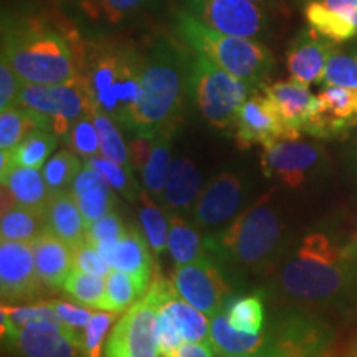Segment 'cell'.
Returning a JSON list of instances; mask_svg holds the SVG:
<instances>
[{"instance_id":"1","label":"cell","mask_w":357,"mask_h":357,"mask_svg":"<svg viewBox=\"0 0 357 357\" xmlns=\"http://www.w3.org/2000/svg\"><path fill=\"white\" fill-rule=\"evenodd\" d=\"M276 287L298 303L328 305L357 293V253L323 231L307 234L281 263Z\"/></svg>"},{"instance_id":"2","label":"cell","mask_w":357,"mask_h":357,"mask_svg":"<svg viewBox=\"0 0 357 357\" xmlns=\"http://www.w3.org/2000/svg\"><path fill=\"white\" fill-rule=\"evenodd\" d=\"M189 96V53L167 35L151 43L144 55L141 95L132 113V134L154 137L174 129Z\"/></svg>"},{"instance_id":"3","label":"cell","mask_w":357,"mask_h":357,"mask_svg":"<svg viewBox=\"0 0 357 357\" xmlns=\"http://www.w3.org/2000/svg\"><path fill=\"white\" fill-rule=\"evenodd\" d=\"M2 56L25 83L65 84L79 78L73 45L38 17L3 15Z\"/></svg>"},{"instance_id":"4","label":"cell","mask_w":357,"mask_h":357,"mask_svg":"<svg viewBox=\"0 0 357 357\" xmlns=\"http://www.w3.org/2000/svg\"><path fill=\"white\" fill-rule=\"evenodd\" d=\"M79 77L86 84L95 109L131 131L132 113L141 95L144 55L128 45L95 43L78 48Z\"/></svg>"},{"instance_id":"5","label":"cell","mask_w":357,"mask_h":357,"mask_svg":"<svg viewBox=\"0 0 357 357\" xmlns=\"http://www.w3.org/2000/svg\"><path fill=\"white\" fill-rule=\"evenodd\" d=\"M270 195L257 200L236 215L229 227L208 238L212 253L236 268L261 271L280 253L283 225Z\"/></svg>"},{"instance_id":"6","label":"cell","mask_w":357,"mask_h":357,"mask_svg":"<svg viewBox=\"0 0 357 357\" xmlns=\"http://www.w3.org/2000/svg\"><path fill=\"white\" fill-rule=\"evenodd\" d=\"M174 29L190 50L207 56L213 63L243 82L260 86L273 68V55L253 38L225 35L204 25L187 10H178Z\"/></svg>"},{"instance_id":"7","label":"cell","mask_w":357,"mask_h":357,"mask_svg":"<svg viewBox=\"0 0 357 357\" xmlns=\"http://www.w3.org/2000/svg\"><path fill=\"white\" fill-rule=\"evenodd\" d=\"M257 88L200 53L189 55V96L213 128H235L240 108Z\"/></svg>"},{"instance_id":"8","label":"cell","mask_w":357,"mask_h":357,"mask_svg":"<svg viewBox=\"0 0 357 357\" xmlns=\"http://www.w3.org/2000/svg\"><path fill=\"white\" fill-rule=\"evenodd\" d=\"M174 291L172 281H151L147 291L116 321L105 357H164L159 344V311Z\"/></svg>"},{"instance_id":"9","label":"cell","mask_w":357,"mask_h":357,"mask_svg":"<svg viewBox=\"0 0 357 357\" xmlns=\"http://www.w3.org/2000/svg\"><path fill=\"white\" fill-rule=\"evenodd\" d=\"M20 106L45 116L53 132L65 137L70 128L95 111L88 88L79 77L65 84H35L22 82Z\"/></svg>"},{"instance_id":"10","label":"cell","mask_w":357,"mask_h":357,"mask_svg":"<svg viewBox=\"0 0 357 357\" xmlns=\"http://www.w3.org/2000/svg\"><path fill=\"white\" fill-rule=\"evenodd\" d=\"M185 10L204 25L225 35L260 38L266 30V17L253 0H182Z\"/></svg>"},{"instance_id":"11","label":"cell","mask_w":357,"mask_h":357,"mask_svg":"<svg viewBox=\"0 0 357 357\" xmlns=\"http://www.w3.org/2000/svg\"><path fill=\"white\" fill-rule=\"evenodd\" d=\"M172 284L182 300L211 318L225 310L230 300V284L223 278L212 257L176 266Z\"/></svg>"},{"instance_id":"12","label":"cell","mask_w":357,"mask_h":357,"mask_svg":"<svg viewBox=\"0 0 357 357\" xmlns=\"http://www.w3.org/2000/svg\"><path fill=\"white\" fill-rule=\"evenodd\" d=\"M324 153L319 146L298 139H280L263 147L261 171L289 189H298L323 166Z\"/></svg>"},{"instance_id":"13","label":"cell","mask_w":357,"mask_h":357,"mask_svg":"<svg viewBox=\"0 0 357 357\" xmlns=\"http://www.w3.org/2000/svg\"><path fill=\"white\" fill-rule=\"evenodd\" d=\"M245 182L235 172L218 174L200 192L192 208L194 225L202 231H222L242 211Z\"/></svg>"},{"instance_id":"14","label":"cell","mask_w":357,"mask_h":357,"mask_svg":"<svg viewBox=\"0 0 357 357\" xmlns=\"http://www.w3.org/2000/svg\"><path fill=\"white\" fill-rule=\"evenodd\" d=\"M47 288L35 266L32 243H0V294L3 303L32 301Z\"/></svg>"},{"instance_id":"15","label":"cell","mask_w":357,"mask_h":357,"mask_svg":"<svg viewBox=\"0 0 357 357\" xmlns=\"http://www.w3.org/2000/svg\"><path fill=\"white\" fill-rule=\"evenodd\" d=\"M298 137L301 136L289 131L261 86H258L240 108L235 124V139L243 149L250 146L265 147L275 141Z\"/></svg>"},{"instance_id":"16","label":"cell","mask_w":357,"mask_h":357,"mask_svg":"<svg viewBox=\"0 0 357 357\" xmlns=\"http://www.w3.org/2000/svg\"><path fill=\"white\" fill-rule=\"evenodd\" d=\"M357 126V88L326 84L318 95V106L303 132L314 137L333 139L346 136Z\"/></svg>"},{"instance_id":"17","label":"cell","mask_w":357,"mask_h":357,"mask_svg":"<svg viewBox=\"0 0 357 357\" xmlns=\"http://www.w3.org/2000/svg\"><path fill=\"white\" fill-rule=\"evenodd\" d=\"M328 341L326 326L300 314L287 316L268 333V344L284 357H319Z\"/></svg>"},{"instance_id":"18","label":"cell","mask_w":357,"mask_h":357,"mask_svg":"<svg viewBox=\"0 0 357 357\" xmlns=\"http://www.w3.org/2000/svg\"><path fill=\"white\" fill-rule=\"evenodd\" d=\"M15 342L25 357H79L82 334L60 321H38L22 326Z\"/></svg>"},{"instance_id":"19","label":"cell","mask_w":357,"mask_h":357,"mask_svg":"<svg viewBox=\"0 0 357 357\" xmlns=\"http://www.w3.org/2000/svg\"><path fill=\"white\" fill-rule=\"evenodd\" d=\"M96 248L111 268L129 273L142 288H149L153 281V248L142 230L126 227L118 242L100 245Z\"/></svg>"},{"instance_id":"20","label":"cell","mask_w":357,"mask_h":357,"mask_svg":"<svg viewBox=\"0 0 357 357\" xmlns=\"http://www.w3.org/2000/svg\"><path fill=\"white\" fill-rule=\"evenodd\" d=\"M263 93L273 102L280 118L287 124L289 131L301 136L306 123L318 106V96H314L307 84L289 79V82H276L271 84H260Z\"/></svg>"},{"instance_id":"21","label":"cell","mask_w":357,"mask_h":357,"mask_svg":"<svg viewBox=\"0 0 357 357\" xmlns=\"http://www.w3.org/2000/svg\"><path fill=\"white\" fill-rule=\"evenodd\" d=\"M2 181V208L20 205L30 211L45 213L52 192L45 182L40 169L24 167L13 164Z\"/></svg>"},{"instance_id":"22","label":"cell","mask_w":357,"mask_h":357,"mask_svg":"<svg viewBox=\"0 0 357 357\" xmlns=\"http://www.w3.org/2000/svg\"><path fill=\"white\" fill-rule=\"evenodd\" d=\"M333 45L318 38L316 32L300 33L289 47L287 66L291 79L305 83H321L328 60L333 55Z\"/></svg>"},{"instance_id":"23","label":"cell","mask_w":357,"mask_h":357,"mask_svg":"<svg viewBox=\"0 0 357 357\" xmlns=\"http://www.w3.org/2000/svg\"><path fill=\"white\" fill-rule=\"evenodd\" d=\"M35 266L47 288H63L66 278L73 271V250L68 243L45 230L32 242Z\"/></svg>"},{"instance_id":"24","label":"cell","mask_w":357,"mask_h":357,"mask_svg":"<svg viewBox=\"0 0 357 357\" xmlns=\"http://www.w3.org/2000/svg\"><path fill=\"white\" fill-rule=\"evenodd\" d=\"M111 189L113 187L109 185V182L96 169L86 166V164L75 177L70 190L77 200L79 211H82L86 229L98 218L113 212L116 199Z\"/></svg>"},{"instance_id":"25","label":"cell","mask_w":357,"mask_h":357,"mask_svg":"<svg viewBox=\"0 0 357 357\" xmlns=\"http://www.w3.org/2000/svg\"><path fill=\"white\" fill-rule=\"evenodd\" d=\"M200 192L202 178L195 164L187 158L174 159L162 199V207L167 208L169 215L182 217L192 212Z\"/></svg>"},{"instance_id":"26","label":"cell","mask_w":357,"mask_h":357,"mask_svg":"<svg viewBox=\"0 0 357 357\" xmlns=\"http://www.w3.org/2000/svg\"><path fill=\"white\" fill-rule=\"evenodd\" d=\"M47 230L68 243L71 248L86 240V223L71 190L52 194L45 208Z\"/></svg>"},{"instance_id":"27","label":"cell","mask_w":357,"mask_h":357,"mask_svg":"<svg viewBox=\"0 0 357 357\" xmlns=\"http://www.w3.org/2000/svg\"><path fill=\"white\" fill-rule=\"evenodd\" d=\"M268 342V333L248 334L236 331L227 318L225 311L211 318V346L215 354L247 356L260 352Z\"/></svg>"},{"instance_id":"28","label":"cell","mask_w":357,"mask_h":357,"mask_svg":"<svg viewBox=\"0 0 357 357\" xmlns=\"http://www.w3.org/2000/svg\"><path fill=\"white\" fill-rule=\"evenodd\" d=\"M169 222L171 229H169L167 252L176 266L189 265L211 257V242L200 235L197 227L187 223L181 215H169Z\"/></svg>"},{"instance_id":"29","label":"cell","mask_w":357,"mask_h":357,"mask_svg":"<svg viewBox=\"0 0 357 357\" xmlns=\"http://www.w3.org/2000/svg\"><path fill=\"white\" fill-rule=\"evenodd\" d=\"M174 129L155 134L153 137V147H151L149 158H147L144 167H142V185L147 194L162 205L164 189H166L169 172L172 166V139Z\"/></svg>"},{"instance_id":"30","label":"cell","mask_w":357,"mask_h":357,"mask_svg":"<svg viewBox=\"0 0 357 357\" xmlns=\"http://www.w3.org/2000/svg\"><path fill=\"white\" fill-rule=\"evenodd\" d=\"M162 310L167 312L185 342H202L211 346V316L182 300L177 291L164 301Z\"/></svg>"},{"instance_id":"31","label":"cell","mask_w":357,"mask_h":357,"mask_svg":"<svg viewBox=\"0 0 357 357\" xmlns=\"http://www.w3.org/2000/svg\"><path fill=\"white\" fill-rule=\"evenodd\" d=\"M37 129H52V124L42 114L26 109L24 106L0 109V149L12 151L25 137Z\"/></svg>"},{"instance_id":"32","label":"cell","mask_w":357,"mask_h":357,"mask_svg":"<svg viewBox=\"0 0 357 357\" xmlns=\"http://www.w3.org/2000/svg\"><path fill=\"white\" fill-rule=\"evenodd\" d=\"M45 230H47L45 213L30 211L20 205L2 208V218H0V238L2 240L32 243Z\"/></svg>"},{"instance_id":"33","label":"cell","mask_w":357,"mask_h":357,"mask_svg":"<svg viewBox=\"0 0 357 357\" xmlns=\"http://www.w3.org/2000/svg\"><path fill=\"white\" fill-rule=\"evenodd\" d=\"M141 208H139V222L141 230L153 248L154 257H159L160 253L166 252L169 243V229H171V222L162 207H159L158 200H154L147 194L144 187L141 189L139 194Z\"/></svg>"},{"instance_id":"34","label":"cell","mask_w":357,"mask_h":357,"mask_svg":"<svg viewBox=\"0 0 357 357\" xmlns=\"http://www.w3.org/2000/svg\"><path fill=\"white\" fill-rule=\"evenodd\" d=\"M305 15L312 32L331 42H346L357 35V29L349 22L333 12L324 2H310L305 8Z\"/></svg>"},{"instance_id":"35","label":"cell","mask_w":357,"mask_h":357,"mask_svg":"<svg viewBox=\"0 0 357 357\" xmlns=\"http://www.w3.org/2000/svg\"><path fill=\"white\" fill-rule=\"evenodd\" d=\"M146 291L147 289L142 288L136 278L113 268L106 276V291L100 310L119 314L128 311Z\"/></svg>"},{"instance_id":"36","label":"cell","mask_w":357,"mask_h":357,"mask_svg":"<svg viewBox=\"0 0 357 357\" xmlns=\"http://www.w3.org/2000/svg\"><path fill=\"white\" fill-rule=\"evenodd\" d=\"M58 137L60 136L50 131V129H37L29 137H25L15 149L10 151L13 164L24 167L42 169L58 146Z\"/></svg>"},{"instance_id":"37","label":"cell","mask_w":357,"mask_h":357,"mask_svg":"<svg viewBox=\"0 0 357 357\" xmlns=\"http://www.w3.org/2000/svg\"><path fill=\"white\" fill-rule=\"evenodd\" d=\"M225 314L236 331L248 334L263 333L265 324V306L258 294L230 298L225 305Z\"/></svg>"},{"instance_id":"38","label":"cell","mask_w":357,"mask_h":357,"mask_svg":"<svg viewBox=\"0 0 357 357\" xmlns=\"http://www.w3.org/2000/svg\"><path fill=\"white\" fill-rule=\"evenodd\" d=\"M91 118L98 129V136H100V154L102 158L113 160L116 164H121V166L131 167L129 146L123 139L118 123L100 109L93 111Z\"/></svg>"},{"instance_id":"39","label":"cell","mask_w":357,"mask_h":357,"mask_svg":"<svg viewBox=\"0 0 357 357\" xmlns=\"http://www.w3.org/2000/svg\"><path fill=\"white\" fill-rule=\"evenodd\" d=\"M83 164L73 151L61 149L48 159L47 166L43 169V177L52 194L70 189L75 177L82 171Z\"/></svg>"},{"instance_id":"40","label":"cell","mask_w":357,"mask_h":357,"mask_svg":"<svg viewBox=\"0 0 357 357\" xmlns=\"http://www.w3.org/2000/svg\"><path fill=\"white\" fill-rule=\"evenodd\" d=\"M84 164L96 169V171L109 182V185L113 187L116 192L123 194L126 199L139 200L141 187L136 184V178H134L131 171L132 167L116 164L113 160L102 158V155H93V158L84 160Z\"/></svg>"},{"instance_id":"41","label":"cell","mask_w":357,"mask_h":357,"mask_svg":"<svg viewBox=\"0 0 357 357\" xmlns=\"http://www.w3.org/2000/svg\"><path fill=\"white\" fill-rule=\"evenodd\" d=\"M63 289L82 305L100 310L106 291V278L73 270L66 278Z\"/></svg>"},{"instance_id":"42","label":"cell","mask_w":357,"mask_h":357,"mask_svg":"<svg viewBox=\"0 0 357 357\" xmlns=\"http://www.w3.org/2000/svg\"><path fill=\"white\" fill-rule=\"evenodd\" d=\"M153 0H83L84 12L93 19L118 24L149 6Z\"/></svg>"},{"instance_id":"43","label":"cell","mask_w":357,"mask_h":357,"mask_svg":"<svg viewBox=\"0 0 357 357\" xmlns=\"http://www.w3.org/2000/svg\"><path fill=\"white\" fill-rule=\"evenodd\" d=\"M63 139L68 144V149L84 160L100 153V136H98V129L91 116L78 119Z\"/></svg>"},{"instance_id":"44","label":"cell","mask_w":357,"mask_h":357,"mask_svg":"<svg viewBox=\"0 0 357 357\" xmlns=\"http://www.w3.org/2000/svg\"><path fill=\"white\" fill-rule=\"evenodd\" d=\"M114 321L116 312L101 310L93 312L91 319L88 321L82 334V351L84 357H101L102 344H105V339Z\"/></svg>"},{"instance_id":"45","label":"cell","mask_w":357,"mask_h":357,"mask_svg":"<svg viewBox=\"0 0 357 357\" xmlns=\"http://www.w3.org/2000/svg\"><path fill=\"white\" fill-rule=\"evenodd\" d=\"M323 83L333 86L357 88V56L334 52L326 65Z\"/></svg>"},{"instance_id":"46","label":"cell","mask_w":357,"mask_h":357,"mask_svg":"<svg viewBox=\"0 0 357 357\" xmlns=\"http://www.w3.org/2000/svg\"><path fill=\"white\" fill-rule=\"evenodd\" d=\"M71 250H73V270L89 275L105 276V278L113 270L109 263L101 257L98 248L88 238Z\"/></svg>"},{"instance_id":"47","label":"cell","mask_w":357,"mask_h":357,"mask_svg":"<svg viewBox=\"0 0 357 357\" xmlns=\"http://www.w3.org/2000/svg\"><path fill=\"white\" fill-rule=\"evenodd\" d=\"M126 225H124L123 218L116 212L106 213L105 217L98 218L96 222H93L91 225L86 229V238L91 242L95 247L100 245L118 242L121 238Z\"/></svg>"},{"instance_id":"48","label":"cell","mask_w":357,"mask_h":357,"mask_svg":"<svg viewBox=\"0 0 357 357\" xmlns=\"http://www.w3.org/2000/svg\"><path fill=\"white\" fill-rule=\"evenodd\" d=\"M22 79L7 58H0V109L12 108L20 105Z\"/></svg>"},{"instance_id":"49","label":"cell","mask_w":357,"mask_h":357,"mask_svg":"<svg viewBox=\"0 0 357 357\" xmlns=\"http://www.w3.org/2000/svg\"><path fill=\"white\" fill-rule=\"evenodd\" d=\"M53 307H55L60 323L77 334H79V329L86 328L88 321L93 316V311L88 310V307L71 305V303L65 301H53Z\"/></svg>"},{"instance_id":"50","label":"cell","mask_w":357,"mask_h":357,"mask_svg":"<svg viewBox=\"0 0 357 357\" xmlns=\"http://www.w3.org/2000/svg\"><path fill=\"white\" fill-rule=\"evenodd\" d=\"M129 159H131V167L142 171L147 158H149L151 147H153V137L134 134V137L129 142Z\"/></svg>"},{"instance_id":"51","label":"cell","mask_w":357,"mask_h":357,"mask_svg":"<svg viewBox=\"0 0 357 357\" xmlns=\"http://www.w3.org/2000/svg\"><path fill=\"white\" fill-rule=\"evenodd\" d=\"M326 6L341 15L357 29V0H321Z\"/></svg>"},{"instance_id":"52","label":"cell","mask_w":357,"mask_h":357,"mask_svg":"<svg viewBox=\"0 0 357 357\" xmlns=\"http://www.w3.org/2000/svg\"><path fill=\"white\" fill-rule=\"evenodd\" d=\"M215 351L212 346L202 344V342H184L178 347L176 357H215Z\"/></svg>"},{"instance_id":"53","label":"cell","mask_w":357,"mask_h":357,"mask_svg":"<svg viewBox=\"0 0 357 357\" xmlns=\"http://www.w3.org/2000/svg\"><path fill=\"white\" fill-rule=\"evenodd\" d=\"M218 357H284L281 356L278 351L275 349V347H271L270 344L266 342V346L263 347L260 352H255V354H247V356H225V354H217Z\"/></svg>"},{"instance_id":"54","label":"cell","mask_w":357,"mask_h":357,"mask_svg":"<svg viewBox=\"0 0 357 357\" xmlns=\"http://www.w3.org/2000/svg\"><path fill=\"white\" fill-rule=\"evenodd\" d=\"M352 245V248H354V252L357 253V238H356V242L354 243H351Z\"/></svg>"},{"instance_id":"55","label":"cell","mask_w":357,"mask_h":357,"mask_svg":"<svg viewBox=\"0 0 357 357\" xmlns=\"http://www.w3.org/2000/svg\"><path fill=\"white\" fill-rule=\"evenodd\" d=\"M253 2H258V3H260V2H266V0H253Z\"/></svg>"},{"instance_id":"56","label":"cell","mask_w":357,"mask_h":357,"mask_svg":"<svg viewBox=\"0 0 357 357\" xmlns=\"http://www.w3.org/2000/svg\"><path fill=\"white\" fill-rule=\"evenodd\" d=\"M352 357H357V354H356V356H352Z\"/></svg>"},{"instance_id":"57","label":"cell","mask_w":357,"mask_h":357,"mask_svg":"<svg viewBox=\"0 0 357 357\" xmlns=\"http://www.w3.org/2000/svg\"><path fill=\"white\" fill-rule=\"evenodd\" d=\"M319 357H324V356H319Z\"/></svg>"}]
</instances>
